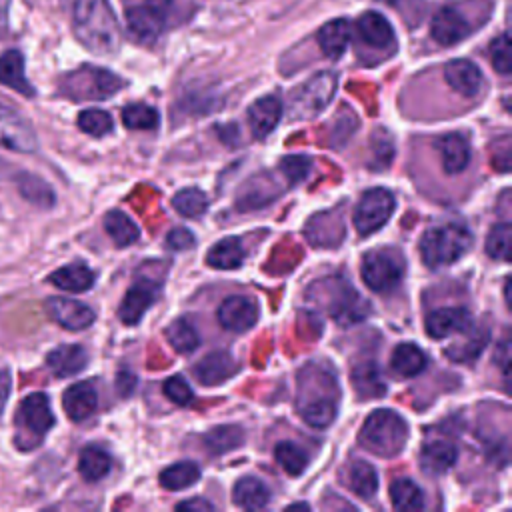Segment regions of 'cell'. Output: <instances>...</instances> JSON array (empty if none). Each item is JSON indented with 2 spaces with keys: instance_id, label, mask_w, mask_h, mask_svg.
I'll return each mask as SVG.
<instances>
[{
  "instance_id": "30bf717a",
  "label": "cell",
  "mask_w": 512,
  "mask_h": 512,
  "mask_svg": "<svg viewBox=\"0 0 512 512\" xmlns=\"http://www.w3.org/2000/svg\"><path fill=\"white\" fill-rule=\"evenodd\" d=\"M394 208H396V200L390 190H386V188L368 190L360 198V202L354 210V226H356L358 234L368 236V234H374L376 230H380L390 220Z\"/></svg>"
},
{
  "instance_id": "db71d44e",
  "label": "cell",
  "mask_w": 512,
  "mask_h": 512,
  "mask_svg": "<svg viewBox=\"0 0 512 512\" xmlns=\"http://www.w3.org/2000/svg\"><path fill=\"white\" fill-rule=\"evenodd\" d=\"M178 510H190V512H210L214 510V506L204 500V498H192V500H184L180 504H176Z\"/></svg>"
},
{
  "instance_id": "d4e9b609",
  "label": "cell",
  "mask_w": 512,
  "mask_h": 512,
  "mask_svg": "<svg viewBox=\"0 0 512 512\" xmlns=\"http://www.w3.org/2000/svg\"><path fill=\"white\" fill-rule=\"evenodd\" d=\"M356 28L360 38L372 48H386L394 44V30L380 12H374V10L364 12L358 18Z\"/></svg>"
},
{
  "instance_id": "d6a6232c",
  "label": "cell",
  "mask_w": 512,
  "mask_h": 512,
  "mask_svg": "<svg viewBox=\"0 0 512 512\" xmlns=\"http://www.w3.org/2000/svg\"><path fill=\"white\" fill-rule=\"evenodd\" d=\"M112 468L110 454L100 446H86L78 458V472L86 482L102 480Z\"/></svg>"
},
{
  "instance_id": "44dd1931",
  "label": "cell",
  "mask_w": 512,
  "mask_h": 512,
  "mask_svg": "<svg viewBox=\"0 0 512 512\" xmlns=\"http://www.w3.org/2000/svg\"><path fill=\"white\" fill-rule=\"evenodd\" d=\"M444 78L448 86L462 94V96H476L480 86H482V72L480 68L464 58L450 60L444 68Z\"/></svg>"
},
{
  "instance_id": "8d00e7d4",
  "label": "cell",
  "mask_w": 512,
  "mask_h": 512,
  "mask_svg": "<svg viewBox=\"0 0 512 512\" xmlns=\"http://www.w3.org/2000/svg\"><path fill=\"white\" fill-rule=\"evenodd\" d=\"M198 478H200V468L196 462H190V460L176 462L160 472V484L166 490H184L192 486Z\"/></svg>"
},
{
  "instance_id": "b9f144b4",
  "label": "cell",
  "mask_w": 512,
  "mask_h": 512,
  "mask_svg": "<svg viewBox=\"0 0 512 512\" xmlns=\"http://www.w3.org/2000/svg\"><path fill=\"white\" fill-rule=\"evenodd\" d=\"M172 204L178 210V214H182L186 218H198L206 212L208 198L198 188H184L172 198Z\"/></svg>"
},
{
  "instance_id": "9a60e30c",
  "label": "cell",
  "mask_w": 512,
  "mask_h": 512,
  "mask_svg": "<svg viewBox=\"0 0 512 512\" xmlns=\"http://www.w3.org/2000/svg\"><path fill=\"white\" fill-rule=\"evenodd\" d=\"M156 296H158V284L156 282L138 280L136 284H132V288L122 298V304L118 308L120 320L128 326L136 324L144 316V312L154 304Z\"/></svg>"
},
{
  "instance_id": "c3c4849f",
  "label": "cell",
  "mask_w": 512,
  "mask_h": 512,
  "mask_svg": "<svg viewBox=\"0 0 512 512\" xmlns=\"http://www.w3.org/2000/svg\"><path fill=\"white\" fill-rule=\"evenodd\" d=\"M486 340H488L486 332H482V334L476 332V334L468 336V340L464 344H456V346L448 348L446 356L454 362H470L482 352V348L486 346Z\"/></svg>"
},
{
  "instance_id": "6da1fadb",
  "label": "cell",
  "mask_w": 512,
  "mask_h": 512,
  "mask_svg": "<svg viewBox=\"0 0 512 512\" xmlns=\"http://www.w3.org/2000/svg\"><path fill=\"white\" fill-rule=\"evenodd\" d=\"M72 24L76 38L90 52L98 56L118 52L122 34L108 0H76Z\"/></svg>"
},
{
  "instance_id": "8fae6325",
  "label": "cell",
  "mask_w": 512,
  "mask_h": 512,
  "mask_svg": "<svg viewBox=\"0 0 512 512\" xmlns=\"http://www.w3.org/2000/svg\"><path fill=\"white\" fill-rule=\"evenodd\" d=\"M474 28L476 24H472V20L468 18L466 12H462V8L448 4L432 16L430 34L440 46H454L466 36H470Z\"/></svg>"
},
{
  "instance_id": "f907efd6",
  "label": "cell",
  "mask_w": 512,
  "mask_h": 512,
  "mask_svg": "<svg viewBox=\"0 0 512 512\" xmlns=\"http://www.w3.org/2000/svg\"><path fill=\"white\" fill-rule=\"evenodd\" d=\"M162 392L170 402H174L178 406H186V404L192 402V388L182 376H170L164 382Z\"/></svg>"
},
{
  "instance_id": "7bdbcfd3",
  "label": "cell",
  "mask_w": 512,
  "mask_h": 512,
  "mask_svg": "<svg viewBox=\"0 0 512 512\" xmlns=\"http://www.w3.org/2000/svg\"><path fill=\"white\" fill-rule=\"evenodd\" d=\"M334 414H336V406L330 398L326 396H320V398H314L310 400L304 408H302V418L308 426H314V428H326L328 424H332L334 420Z\"/></svg>"
},
{
  "instance_id": "ee69618b",
  "label": "cell",
  "mask_w": 512,
  "mask_h": 512,
  "mask_svg": "<svg viewBox=\"0 0 512 512\" xmlns=\"http://www.w3.org/2000/svg\"><path fill=\"white\" fill-rule=\"evenodd\" d=\"M78 128L88 134V136H104L108 132H112L114 128V122H112V116L100 108H88V110H82L80 116H78Z\"/></svg>"
},
{
  "instance_id": "7402d4cb",
  "label": "cell",
  "mask_w": 512,
  "mask_h": 512,
  "mask_svg": "<svg viewBox=\"0 0 512 512\" xmlns=\"http://www.w3.org/2000/svg\"><path fill=\"white\" fill-rule=\"evenodd\" d=\"M46 364L58 378H68L86 368L88 354L78 344H62L46 356Z\"/></svg>"
},
{
  "instance_id": "ba28073f",
  "label": "cell",
  "mask_w": 512,
  "mask_h": 512,
  "mask_svg": "<svg viewBox=\"0 0 512 512\" xmlns=\"http://www.w3.org/2000/svg\"><path fill=\"white\" fill-rule=\"evenodd\" d=\"M338 86V76L330 70L314 74L306 84H302L290 102V116L300 118H312L318 112H322L334 98Z\"/></svg>"
},
{
  "instance_id": "4dcf8cb0",
  "label": "cell",
  "mask_w": 512,
  "mask_h": 512,
  "mask_svg": "<svg viewBox=\"0 0 512 512\" xmlns=\"http://www.w3.org/2000/svg\"><path fill=\"white\" fill-rule=\"evenodd\" d=\"M16 186L22 198H26L30 204H36L40 208H50L56 202V196L50 184L36 174H30V172L16 174Z\"/></svg>"
},
{
  "instance_id": "e0dca14e",
  "label": "cell",
  "mask_w": 512,
  "mask_h": 512,
  "mask_svg": "<svg viewBox=\"0 0 512 512\" xmlns=\"http://www.w3.org/2000/svg\"><path fill=\"white\" fill-rule=\"evenodd\" d=\"M436 148H438V154H440L442 168L448 176L462 174L468 168L470 158H472V150H470L468 140L462 134H458V132L444 134L442 138H438Z\"/></svg>"
},
{
  "instance_id": "e575fe53",
  "label": "cell",
  "mask_w": 512,
  "mask_h": 512,
  "mask_svg": "<svg viewBox=\"0 0 512 512\" xmlns=\"http://www.w3.org/2000/svg\"><path fill=\"white\" fill-rule=\"evenodd\" d=\"M244 442V430L234 424L216 426L204 436V446L210 454H224L238 448Z\"/></svg>"
},
{
  "instance_id": "cb8c5ba5",
  "label": "cell",
  "mask_w": 512,
  "mask_h": 512,
  "mask_svg": "<svg viewBox=\"0 0 512 512\" xmlns=\"http://www.w3.org/2000/svg\"><path fill=\"white\" fill-rule=\"evenodd\" d=\"M458 460V450L448 440H432L420 452V466L426 474H446Z\"/></svg>"
},
{
  "instance_id": "60d3db41",
  "label": "cell",
  "mask_w": 512,
  "mask_h": 512,
  "mask_svg": "<svg viewBox=\"0 0 512 512\" xmlns=\"http://www.w3.org/2000/svg\"><path fill=\"white\" fill-rule=\"evenodd\" d=\"M122 122L130 130H154L160 122V116L152 106L134 102L122 110Z\"/></svg>"
},
{
  "instance_id": "9f6ffc18",
  "label": "cell",
  "mask_w": 512,
  "mask_h": 512,
  "mask_svg": "<svg viewBox=\"0 0 512 512\" xmlns=\"http://www.w3.org/2000/svg\"><path fill=\"white\" fill-rule=\"evenodd\" d=\"M8 8L10 0H0V38L8 34Z\"/></svg>"
},
{
  "instance_id": "f35d334b",
  "label": "cell",
  "mask_w": 512,
  "mask_h": 512,
  "mask_svg": "<svg viewBox=\"0 0 512 512\" xmlns=\"http://www.w3.org/2000/svg\"><path fill=\"white\" fill-rule=\"evenodd\" d=\"M166 338H168L170 346L180 354H188V352L196 350L198 344H200V338H198V332H196L194 324L186 318L174 320L166 328Z\"/></svg>"
},
{
  "instance_id": "ac0fdd59",
  "label": "cell",
  "mask_w": 512,
  "mask_h": 512,
  "mask_svg": "<svg viewBox=\"0 0 512 512\" xmlns=\"http://www.w3.org/2000/svg\"><path fill=\"white\" fill-rule=\"evenodd\" d=\"M236 372H238L236 360L224 350H216L212 354H206L194 366V376L204 386H216V384L232 378Z\"/></svg>"
},
{
  "instance_id": "836d02e7",
  "label": "cell",
  "mask_w": 512,
  "mask_h": 512,
  "mask_svg": "<svg viewBox=\"0 0 512 512\" xmlns=\"http://www.w3.org/2000/svg\"><path fill=\"white\" fill-rule=\"evenodd\" d=\"M104 228L116 246H130L140 236V228L122 210H110L104 216Z\"/></svg>"
},
{
  "instance_id": "816d5d0a",
  "label": "cell",
  "mask_w": 512,
  "mask_h": 512,
  "mask_svg": "<svg viewBox=\"0 0 512 512\" xmlns=\"http://www.w3.org/2000/svg\"><path fill=\"white\" fill-rule=\"evenodd\" d=\"M192 244H194V236H192V232L186 230V228H174V230H170L168 236H166V246H168L170 250H176V252L188 250Z\"/></svg>"
},
{
  "instance_id": "5b68a950",
  "label": "cell",
  "mask_w": 512,
  "mask_h": 512,
  "mask_svg": "<svg viewBox=\"0 0 512 512\" xmlns=\"http://www.w3.org/2000/svg\"><path fill=\"white\" fill-rule=\"evenodd\" d=\"M16 444L20 450H32L54 426L50 400L42 392L28 394L16 410Z\"/></svg>"
},
{
  "instance_id": "11a10c76",
  "label": "cell",
  "mask_w": 512,
  "mask_h": 512,
  "mask_svg": "<svg viewBox=\"0 0 512 512\" xmlns=\"http://www.w3.org/2000/svg\"><path fill=\"white\" fill-rule=\"evenodd\" d=\"M8 396H10V372L8 370H0V416L4 412Z\"/></svg>"
},
{
  "instance_id": "74e56055",
  "label": "cell",
  "mask_w": 512,
  "mask_h": 512,
  "mask_svg": "<svg viewBox=\"0 0 512 512\" xmlns=\"http://www.w3.org/2000/svg\"><path fill=\"white\" fill-rule=\"evenodd\" d=\"M390 500L396 510H420L424 506V494L410 478H398L390 484Z\"/></svg>"
},
{
  "instance_id": "277c9868",
  "label": "cell",
  "mask_w": 512,
  "mask_h": 512,
  "mask_svg": "<svg viewBox=\"0 0 512 512\" xmlns=\"http://www.w3.org/2000/svg\"><path fill=\"white\" fill-rule=\"evenodd\" d=\"M122 88L120 76L92 64H84L60 80V92L72 100H104Z\"/></svg>"
},
{
  "instance_id": "8992f818",
  "label": "cell",
  "mask_w": 512,
  "mask_h": 512,
  "mask_svg": "<svg viewBox=\"0 0 512 512\" xmlns=\"http://www.w3.org/2000/svg\"><path fill=\"white\" fill-rule=\"evenodd\" d=\"M324 294V306L328 314L338 322L340 326H350L356 322H362L370 306L368 302L342 278H328L318 284Z\"/></svg>"
},
{
  "instance_id": "7a4b0ae2",
  "label": "cell",
  "mask_w": 512,
  "mask_h": 512,
  "mask_svg": "<svg viewBox=\"0 0 512 512\" xmlns=\"http://www.w3.org/2000/svg\"><path fill=\"white\" fill-rule=\"evenodd\" d=\"M472 246V234L462 224H440L420 238V258L428 268H442L456 262Z\"/></svg>"
},
{
  "instance_id": "ffe728a7",
  "label": "cell",
  "mask_w": 512,
  "mask_h": 512,
  "mask_svg": "<svg viewBox=\"0 0 512 512\" xmlns=\"http://www.w3.org/2000/svg\"><path fill=\"white\" fill-rule=\"evenodd\" d=\"M62 406L72 422H82L96 412L98 394L90 382H76L66 388L62 396Z\"/></svg>"
},
{
  "instance_id": "2e32d148",
  "label": "cell",
  "mask_w": 512,
  "mask_h": 512,
  "mask_svg": "<svg viewBox=\"0 0 512 512\" xmlns=\"http://www.w3.org/2000/svg\"><path fill=\"white\" fill-rule=\"evenodd\" d=\"M472 324L470 312L462 306H448V308H438L432 310L426 316V332L432 338H444L456 332H466Z\"/></svg>"
},
{
  "instance_id": "f6af8a7d",
  "label": "cell",
  "mask_w": 512,
  "mask_h": 512,
  "mask_svg": "<svg viewBox=\"0 0 512 512\" xmlns=\"http://www.w3.org/2000/svg\"><path fill=\"white\" fill-rule=\"evenodd\" d=\"M510 240H512V226L508 222H500L492 226V230L486 236V252L490 258L496 260H508L510 258Z\"/></svg>"
},
{
  "instance_id": "4316f807",
  "label": "cell",
  "mask_w": 512,
  "mask_h": 512,
  "mask_svg": "<svg viewBox=\"0 0 512 512\" xmlns=\"http://www.w3.org/2000/svg\"><path fill=\"white\" fill-rule=\"evenodd\" d=\"M390 368L400 378H412L426 368V354L412 342H402L390 356Z\"/></svg>"
},
{
  "instance_id": "1f68e13d",
  "label": "cell",
  "mask_w": 512,
  "mask_h": 512,
  "mask_svg": "<svg viewBox=\"0 0 512 512\" xmlns=\"http://www.w3.org/2000/svg\"><path fill=\"white\" fill-rule=\"evenodd\" d=\"M206 262L218 270H234L244 262V248L238 238H224L208 250Z\"/></svg>"
},
{
  "instance_id": "484cf974",
  "label": "cell",
  "mask_w": 512,
  "mask_h": 512,
  "mask_svg": "<svg viewBox=\"0 0 512 512\" xmlns=\"http://www.w3.org/2000/svg\"><path fill=\"white\" fill-rule=\"evenodd\" d=\"M352 30L346 18H336L326 22L320 30H318V44L320 50L328 56V58H338L342 56V52L348 48Z\"/></svg>"
},
{
  "instance_id": "f1b7e54d",
  "label": "cell",
  "mask_w": 512,
  "mask_h": 512,
  "mask_svg": "<svg viewBox=\"0 0 512 512\" xmlns=\"http://www.w3.org/2000/svg\"><path fill=\"white\" fill-rule=\"evenodd\" d=\"M94 280H96L94 272L82 262L66 264L50 274V282L56 288H62L68 292H84L94 284Z\"/></svg>"
},
{
  "instance_id": "680465c9",
  "label": "cell",
  "mask_w": 512,
  "mask_h": 512,
  "mask_svg": "<svg viewBox=\"0 0 512 512\" xmlns=\"http://www.w3.org/2000/svg\"><path fill=\"white\" fill-rule=\"evenodd\" d=\"M10 170H12V168H10L6 162H2V158H0V178H4L6 174H10Z\"/></svg>"
},
{
  "instance_id": "d590c367",
  "label": "cell",
  "mask_w": 512,
  "mask_h": 512,
  "mask_svg": "<svg viewBox=\"0 0 512 512\" xmlns=\"http://www.w3.org/2000/svg\"><path fill=\"white\" fill-rule=\"evenodd\" d=\"M348 484L356 496H360L362 500H368L378 492V474L372 464L364 460H356L350 466Z\"/></svg>"
},
{
  "instance_id": "f546056e",
  "label": "cell",
  "mask_w": 512,
  "mask_h": 512,
  "mask_svg": "<svg viewBox=\"0 0 512 512\" xmlns=\"http://www.w3.org/2000/svg\"><path fill=\"white\" fill-rule=\"evenodd\" d=\"M232 500L244 510H258L270 502V490L262 480L254 476H244L236 482L232 490Z\"/></svg>"
},
{
  "instance_id": "681fc988",
  "label": "cell",
  "mask_w": 512,
  "mask_h": 512,
  "mask_svg": "<svg viewBox=\"0 0 512 512\" xmlns=\"http://www.w3.org/2000/svg\"><path fill=\"white\" fill-rule=\"evenodd\" d=\"M372 168H386L390 162H392V156H394V144H392V138L378 130L374 136H372Z\"/></svg>"
},
{
  "instance_id": "5bb4252c",
  "label": "cell",
  "mask_w": 512,
  "mask_h": 512,
  "mask_svg": "<svg viewBox=\"0 0 512 512\" xmlns=\"http://www.w3.org/2000/svg\"><path fill=\"white\" fill-rule=\"evenodd\" d=\"M258 320V306L246 296H228L218 308V322L230 332H246Z\"/></svg>"
},
{
  "instance_id": "91938a15",
  "label": "cell",
  "mask_w": 512,
  "mask_h": 512,
  "mask_svg": "<svg viewBox=\"0 0 512 512\" xmlns=\"http://www.w3.org/2000/svg\"><path fill=\"white\" fill-rule=\"evenodd\" d=\"M288 508H304V510H306L308 504H292V506H288Z\"/></svg>"
},
{
  "instance_id": "7dc6e473",
  "label": "cell",
  "mask_w": 512,
  "mask_h": 512,
  "mask_svg": "<svg viewBox=\"0 0 512 512\" xmlns=\"http://www.w3.org/2000/svg\"><path fill=\"white\" fill-rule=\"evenodd\" d=\"M280 172L282 176L286 178V182L290 186H298L300 182L306 180V176L310 174V168H312V160L308 156H286L280 160Z\"/></svg>"
},
{
  "instance_id": "3957f363",
  "label": "cell",
  "mask_w": 512,
  "mask_h": 512,
  "mask_svg": "<svg viewBox=\"0 0 512 512\" xmlns=\"http://www.w3.org/2000/svg\"><path fill=\"white\" fill-rule=\"evenodd\" d=\"M408 440V426L394 410H374L362 430L360 444L378 456H396Z\"/></svg>"
},
{
  "instance_id": "f5cc1de1",
  "label": "cell",
  "mask_w": 512,
  "mask_h": 512,
  "mask_svg": "<svg viewBox=\"0 0 512 512\" xmlns=\"http://www.w3.org/2000/svg\"><path fill=\"white\" fill-rule=\"evenodd\" d=\"M116 388H118L120 396H130L136 388V376L128 368L120 370L116 376Z\"/></svg>"
},
{
  "instance_id": "d6986e66",
  "label": "cell",
  "mask_w": 512,
  "mask_h": 512,
  "mask_svg": "<svg viewBox=\"0 0 512 512\" xmlns=\"http://www.w3.org/2000/svg\"><path fill=\"white\" fill-rule=\"evenodd\" d=\"M282 118V102L278 96H262L248 108V124L256 138H266Z\"/></svg>"
},
{
  "instance_id": "6f0895ef",
  "label": "cell",
  "mask_w": 512,
  "mask_h": 512,
  "mask_svg": "<svg viewBox=\"0 0 512 512\" xmlns=\"http://www.w3.org/2000/svg\"><path fill=\"white\" fill-rule=\"evenodd\" d=\"M504 298H506V306L510 308L512 306V302H510V280H506V284H504Z\"/></svg>"
},
{
  "instance_id": "83f0119b",
  "label": "cell",
  "mask_w": 512,
  "mask_h": 512,
  "mask_svg": "<svg viewBox=\"0 0 512 512\" xmlns=\"http://www.w3.org/2000/svg\"><path fill=\"white\" fill-rule=\"evenodd\" d=\"M350 380H352L358 396H362V398H378L386 392V384L380 374V368L372 360L356 364L350 372Z\"/></svg>"
},
{
  "instance_id": "52a82bcc",
  "label": "cell",
  "mask_w": 512,
  "mask_h": 512,
  "mask_svg": "<svg viewBox=\"0 0 512 512\" xmlns=\"http://www.w3.org/2000/svg\"><path fill=\"white\" fill-rule=\"evenodd\" d=\"M174 0H142L140 4H132L126 8V28L134 42L152 44L172 10Z\"/></svg>"
},
{
  "instance_id": "ab89813d",
  "label": "cell",
  "mask_w": 512,
  "mask_h": 512,
  "mask_svg": "<svg viewBox=\"0 0 512 512\" xmlns=\"http://www.w3.org/2000/svg\"><path fill=\"white\" fill-rule=\"evenodd\" d=\"M274 458L290 476H300L308 464L306 452L294 442H278L274 448Z\"/></svg>"
},
{
  "instance_id": "9c48e42d",
  "label": "cell",
  "mask_w": 512,
  "mask_h": 512,
  "mask_svg": "<svg viewBox=\"0 0 512 512\" xmlns=\"http://www.w3.org/2000/svg\"><path fill=\"white\" fill-rule=\"evenodd\" d=\"M362 280L374 292H390L404 278V262L396 252L376 250L362 260Z\"/></svg>"
},
{
  "instance_id": "7c38bea8",
  "label": "cell",
  "mask_w": 512,
  "mask_h": 512,
  "mask_svg": "<svg viewBox=\"0 0 512 512\" xmlns=\"http://www.w3.org/2000/svg\"><path fill=\"white\" fill-rule=\"evenodd\" d=\"M0 148L12 152H34L38 138L32 126L12 108L0 104Z\"/></svg>"
},
{
  "instance_id": "4fadbf2b",
  "label": "cell",
  "mask_w": 512,
  "mask_h": 512,
  "mask_svg": "<svg viewBox=\"0 0 512 512\" xmlns=\"http://www.w3.org/2000/svg\"><path fill=\"white\" fill-rule=\"evenodd\" d=\"M46 312L54 322H58L62 328L78 332L88 328L94 322V310L78 300L54 296L46 300Z\"/></svg>"
},
{
  "instance_id": "603a6c76",
  "label": "cell",
  "mask_w": 512,
  "mask_h": 512,
  "mask_svg": "<svg viewBox=\"0 0 512 512\" xmlns=\"http://www.w3.org/2000/svg\"><path fill=\"white\" fill-rule=\"evenodd\" d=\"M0 84L28 98L36 94L34 86L28 82L24 74V56L20 50H6L0 56Z\"/></svg>"
},
{
  "instance_id": "bcb514c9",
  "label": "cell",
  "mask_w": 512,
  "mask_h": 512,
  "mask_svg": "<svg viewBox=\"0 0 512 512\" xmlns=\"http://www.w3.org/2000/svg\"><path fill=\"white\" fill-rule=\"evenodd\" d=\"M490 62L494 66V70L502 76H508L512 70V58H510V34L502 32L500 36H496L490 42Z\"/></svg>"
}]
</instances>
